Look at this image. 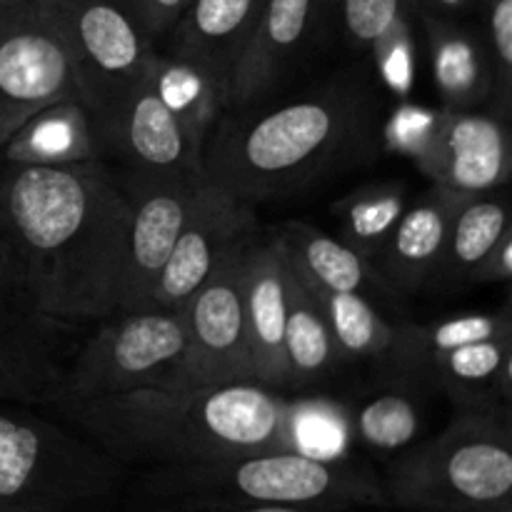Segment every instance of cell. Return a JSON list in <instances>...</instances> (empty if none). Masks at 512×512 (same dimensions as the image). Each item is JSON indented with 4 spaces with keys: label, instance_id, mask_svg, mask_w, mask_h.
Instances as JSON below:
<instances>
[{
    "label": "cell",
    "instance_id": "1",
    "mask_svg": "<svg viewBox=\"0 0 512 512\" xmlns=\"http://www.w3.org/2000/svg\"><path fill=\"white\" fill-rule=\"evenodd\" d=\"M0 230L23 260L45 315L88 325L118 313L130 203L100 160H0Z\"/></svg>",
    "mask_w": 512,
    "mask_h": 512
},
{
    "label": "cell",
    "instance_id": "2",
    "mask_svg": "<svg viewBox=\"0 0 512 512\" xmlns=\"http://www.w3.org/2000/svg\"><path fill=\"white\" fill-rule=\"evenodd\" d=\"M80 435L118 463L193 465L298 450L295 408L260 383L140 388L50 403Z\"/></svg>",
    "mask_w": 512,
    "mask_h": 512
},
{
    "label": "cell",
    "instance_id": "3",
    "mask_svg": "<svg viewBox=\"0 0 512 512\" xmlns=\"http://www.w3.org/2000/svg\"><path fill=\"white\" fill-rule=\"evenodd\" d=\"M378 103L365 80L340 78L260 110H225L203 143V173L250 205L293 198L375 158Z\"/></svg>",
    "mask_w": 512,
    "mask_h": 512
},
{
    "label": "cell",
    "instance_id": "4",
    "mask_svg": "<svg viewBox=\"0 0 512 512\" xmlns=\"http://www.w3.org/2000/svg\"><path fill=\"white\" fill-rule=\"evenodd\" d=\"M210 505L345 510L388 508V500L383 480L368 465L348 458H318L300 450L158 465L130 480L128 512H175Z\"/></svg>",
    "mask_w": 512,
    "mask_h": 512
},
{
    "label": "cell",
    "instance_id": "5",
    "mask_svg": "<svg viewBox=\"0 0 512 512\" xmlns=\"http://www.w3.org/2000/svg\"><path fill=\"white\" fill-rule=\"evenodd\" d=\"M130 480L78 430L0 400V512H115Z\"/></svg>",
    "mask_w": 512,
    "mask_h": 512
},
{
    "label": "cell",
    "instance_id": "6",
    "mask_svg": "<svg viewBox=\"0 0 512 512\" xmlns=\"http://www.w3.org/2000/svg\"><path fill=\"white\" fill-rule=\"evenodd\" d=\"M388 508L453 512L512 503L510 408L458 410L448 428L385 468Z\"/></svg>",
    "mask_w": 512,
    "mask_h": 512
},
{
    "label": "cell",
    "instance_id": "7",
    "mask_svg": "<svg viewBox=\"0 0 512 512\" xmlns=\"http://www.w3.org/2000/svg\"><path fill=\"white\" fill-rule=\"evenodd\" d=\"M185 363L188 333L180 308L118 313L100 320V328L75 350L55 400L140 388L185 390Z\"/></svg>",
    "mask_w": 512,
    "mask_h": 512
},
{
    "label": "cell",
    "instance_id": "8",
    "mask_svg": "<svg viewBox=\"0 0 512 512\" xmlns=\"http://www.w3.org/2000/svg\"><path fill=\"white\" fill-rule=\"evenodd\" d=\"M63 40L80 98L93 113L100 135L113 125L135 85L155 58L143 33L120 0H30Z\"/></svg>",
    "mask_w": 512,
    "mask_h": 512
},
{
    "label": "cell",
    "instance_id": "9",
    "mask_svg": "<svg viewBox=\"0 0 512 512\" xmlns=\"http://www.w3.org/2000/svg\"><path fill=\"white\" fill-rule=\"evenodd\" d=\"M78 328L40 310L23 260L0 230V400L53 403L78 350L73 348Z\"/></svg>",
    "mask_w": 512,
    "mask_h": 512
},
{
    "label": "cell",
    "instance_id": "10",
    "mask_svg": "<svg viewBox=\"0 0 512 512\" xmlns=\"http://www.w3.org/2000/svg\"><path fill=\"white\" fill-rule=\"evenodd\" d=\"M80 98L73 60L30 0L0 5V148L38 110Z\"/></svg>",
    "mask_w": 512,
    "mask_h": 512
},
{
    "label": "cell",
    "instance_id": "11",
    "mask_svg": "<svg viewBox=\"0 0 512 512\" xmlns=\"http://www.w3.org/2000/svg\"><path fill=\"white\" fill-rule=\"evenodd\" d=\"M250 243L233 250L180 305L188 333L185 390L255 383L243 315V263Z\"/></svg>",
    "mask_w": 512,
    "mask_h": 512
},
{
    "label": "cell",
    "instance_id": "12",
    "mask_svg": "<svg viewBox=\"0 0 512 512\" xmlns=\"http://www.w3.org/2000/svg\"><path fill=\"white\" fill-rule=\"evenodd\" d=\"M413 158L435 188L453 195L493 193L510 180L508 120L475 108H443L413 148Z\"/></svg>",
    "mask_w": 512,
    "mask_h": 512
},
{
    "label": "cell",
    "instance_id": "13",
    "mask_svg": "<svg viewBox=\"0 0 512 512\" xmlns=\"http://www.w3.org/2000/svg\"><path fill=\"white\" fill-rule=\"evenodd\" d=\"M260 233L255 205L205 180L193 213L150 290L145 310L180 308L233 250Z\"/></svg>",
    "mask_w": 512,
    "mask_h": 512
},
{
    "label": "cell",
    "instance_id": "14",
    "mask_svg": "<svg viewBox=\"0 0 512 512\" xmlns=\"http://www.w3.org/2000/svg\"><path fill=\"white\" fill-rule=\"evenodd\" d=\"M118 180L130 203L128 258L118 313H135L148 305L150 290L208 178H153L128 170Z\"/></svg>",
    "mask_w": 512,
    "mask_h": 512
},
{
    "label": "cell",
    "instance_id": "15",
    "mask_svg": "<svg viewBox=\"0 0 512 512\" xmlns=\"http://www.w3.org/2000/svg\"><path fill=\"white\" fill-rule=\"evenodd\" d=\"M153 65V63H150ZM105 150L153 178H205L203 145L158 98L150 70L105 130Z\"/></svg>",
    "mask_w": 512,
    "mask_h": 512
},
{
    "label": "cell",
    "instance_id": "16",
    "mask_svg": "<svg viewBox=\"0 0 512 512\" xmlns=\"http://www.w3.org/2000/svg\"><path fill=\"white\" fill-rule=\"evenodd\" d=\"M288 313V253L275 233H260L245 250L243 315L253 380L285 388L283 335Z\"/></svg>",
    "mask_w": 512,
    "mask_h": 512
},
{
    "label": "cell",
    "instance_id": "17",
    "mask_svg": "<svg viewBox=\"0 0 512 512\" xmlns=\"http://www.w3.org/2000/svg\"><path fill=\"white\" fill-rule=\"evenodd\" d=\"M313 30V0H265L253 35L240 55L228 88V110L265 103L293 73Z\"/></svg>",
    "mask_w": 512,
    "mask_h": 512
},
{
    "label": "cell",
    "instance_id": "18",
    "mask_svg": "<svg viewBox=\"0 0 512 512\" xmlns=\"http://www.w3.org/2000/svg\"><path fill=\"white\" fill-rule=\"evenodd\" d=\"M458 195L435 188L413 208H405L390 238L370 263L388 293L413 295L435 278L450 215Z\"/></svg>",
    "mask_w": 512,
    "mask_h": 512
},
{
    "label": "cell",
    "instance_id": "19",
    "mask_svg": "<svg viewBox=\"0 0 512 512\" xmlns=\"http://www.w3.org/2000/svg\"><path fill=\"white\" fill-rule=\"evenodd\" d=\"M263 5L265 0H190L170 30V53L203 65L228 93L233 70L253 35Z\"/></svg>",
    "mask_w": 512,
    "mask_h": 512
},
{
    "label": "cell",
    "instance_id": "20",
    "mask_svg": "<svg viewBox=\"0 0 512 512\" xmlns=\"http://www.w3.org/2000/svg\"><path fill=\"white\" fill-rule=\"evenodd\" d=\"M105 140L83 100H63L38 110L0 148V160L20 165H68L100 160Z\"/></svg>",
    "mask_w": 512,
    "mask_h": 512
},
{
    "label": "cell",
    "instance_id": "21",
    "mask_svg": "<svg viewBox=\"0 0 512 512\" xmlns=\"http://www.w3.org/2000/svg\"><path fill=\"white\" fill-rule=\"evenodd\" d=\"M425 378L458 410H503L512 400V333L475 340L440 355Z\"/></svg>",
    "mask_w": 512,
    "mask_h": 512
},
{
    "label": "cell",
    "instance_id": "22",
    "mask_svg": "<svg viewBox=\"0 0 512 512\" xmlns=\"http://www.w3.org/2000/svg\"><path fill=\"white\" fill-rule=\"evenodd\" d=\"M428 35L430 68L445 108L470 110L493 95L488 45L458 20L418 15Z\"/></svg>",
    "mask_w": 512,
    "mask_h": 512
},
{
    "label": "cell",
    "instance_id": "23",
    "mask_svg": "<svg viewBox=\"0 0 512 512\" xmlns=\"http://www.w3.org/2000/svg\"><path fill=\"white\" fill-rule=\"evenodd\" d=\"M288 253V250H285ZM285 388H313L323 383L343 360L323 308L308 280L288 255V313L283 335Z\"/></svg>",
    "mask_w": 512,
    "mask_h": 512
},
{
    "label": "cell",
    "instance_id": "24",
    "mask_svg": "<svg viewBox=\"0 0 512 512\" xmlns=\"http://www.w3.org/2000/svg\"><path fill=\"white\" fill-rule=\"evenodd\" d=\"M275 233L305 280L330 293H388L375 275L373 263L358 250L308 223H285Z\"/></svg>",
    "mask_w": 512,
    "mask_h": 512
},
{
    "label": "cell",
    "instance_id": "25",
    "mask_svg": "<svg viewBox=\"0 0 512 512\" xmlns=\"http://www.w3.org/2000/svg\"><path fill=\"white\" fill-rule=\"evenodd\" d=\"M508 233V200L500 190L480 195H458L435 278L443 280L448 288L465 285L470 270Z\"/></svg>",
    "mask_w": 512,
    "mask_h": 512
},
{
    "label": "cell",
    "instance_id": "26",
    "mask_svg": "<svg viewBox=\"0 0 512 512\" xmlns=\"http://www.w3.org/2000/svg\"><path fill=\"white\" fill-rule=\"evenodd\" d=\"M512 333L510 308L505 305L498 313H465L455 318L435 320V323H395L393 348L388 358L395 368L410 375H423L440 355L475 343V340L495 338V335Z\"/></svg>",
    "mask_w": 512,
    "mask_h": 512
},
{
    "label": "cell",
    "instance_id": "27",
    "mask_svg": "<svg viewBox=\"0 0 512 512\" xmlns=\"http://www.w3.org/2000/svg\"><path fill=\"white\" fill-rule=\"evenodd\" d=\"M150 80L165 108L185 125L200 145L228 108V93L210 70L180 55L155 53Z\"/></svg>",
    "mask_w": 512,
    "mask_h": 512
},
{
    "label": "cell",
    "instance_id": "28",
    "mask_svg": "<svg viewBox=\"0 0 512 512\" xmlns=\"http://www.w3.org/2000/svg\"><path fill=\"white\" fill-rule=\"evenodd\" d=\"M310 285V283H308ZM313 288V285H310ZM325 320L330 325L335 345L343 363L360 360H385L395 338V323H390L368 295L360 293H330L313 288Z\"/></svg>",
    "mask_w": 512,
    "mask_h": 512
},
{
    "label": "cell",
    "instance_id": "29",
    "mask_svg": "<svg viewBox=\"0 0 512 512\" xmlns=\"http://www.w3.org/2000/svg\"><path fill=\"white\" fill-rule=\"evenodd\" d=\"M340 215V240L373 260L405 213L403 183H375L355 190L335 205Z\"/></svg>",
    "mask_w": 512,
    "mask_h": 512
},
{
    "label": "cell",
    "instance_id": "30",
    "mask_svg": "<svg viewBox=\"0 0 512 512\" xmlns=\"http://www.w3.org/2000/svg\"><path fill=\"white\" fill-rule=\"evenodd\" d=\"M423 413L418 400L408 390H388L370 398L355 413L353 428L355 438L375 455H398L418 438Z\"/></svg>",
    "mask_w": 512,
    "mask_h": 512
},
{
    "label": "cell",
    "instance_id": "31",
    "mask_svg": "<svg viewBox=\"0 0 512 512\" xmlns=\"http://www.w3.org/2000/svg\"><path fill=\"white\" fill-rule=\"evenodd\" d=\"M485 45L493 63V95L500 118H510L512 105V0H480Z\"/></svg>",
    "mask_w": 512,
    "mask_h": 512
},
{
    "label": "cell",
    "instance_id": "32",
    "mask_svg": "<svg viewBox=\"0 0 512 512\" xmlns=\"http://www.w3.org/2000/svg\"><path fill=\"white\" fill-rule=\"evenodd\" d=\"M413 15L410 0H343L340 18L355 48H373L400 20Z\"/></svg>",
    "mask_w": 512,
    "mask_h": 512
},
{
    "label": "cell",
    "instance_id": "33",
    "mask_svg": "<svg viewBox=\"0 0 512 512\" xmlns=\"http://www.w3.org/2000/svg\"><path fill=\"white\" fill-rule=\"evenodd\" d=\"M150 40L170 35L190 0H120Z\"/></svg>",
    "mask_w": 512,
    "mask_h": 512
},
{
    "label": "cell",
    "instance_id": "34",
    "mask_svg": "<svg viewBox=\"0 0 512 512\" xmlns=\"http://www.w3.org/2000/svg\"><path fill=\"white\" fill-rule=\"evenodd\" d=\"M512 278V230L503 235L498 245L470 270L468 283L485 285V283H508Z\"/></svg>",
    "mask_w": 512,
    "mask_h": 512
},
{
    "label": "cell",
    "instance_id": "35",
    "mask_svg": "<svg viewBox=\"0 0 512 512\" xmlns=\"http://www.w3.org/2000/svg\"><path fill=\"white\" fill-rule=\"evenodd\" d=\"M410 3H413V15L458 20L460 15L478 10L480 0H410Z\"/></svg>",
    "mask_w": 512,
    "mask_h": 512
},
{
    "label": "cell",
    "instance_id": "36",
    "mask_svg": "<svg viewBox=\"0 0 512 512\" xmlns=\"http://www.w3.org/2000/svg\"><path fill=\"white\" fill-rule=\"evenodd\" d=\"M175 512H333V510L300 508V505H210V508L175 510Z\"/></svg>",
    "mask_w": 512,
    "mask_h": 512
},
{
    "label": "cell",
    "instance_id": "37",
    "mask_svg": "<svg viewBox=\"0 0 512 512\" xmlns=\"http://www.w3.org/2000/svg\"><path fill=\"white\" fill-rule=\"evenodd\" d=\"M340 5H343V0H313V23L340 15Z\"/></svg>",
    "mask_w": 512,
    "mask_h": 512
},
{
    "label": "cell",
    "instance_id": "38",
    "mask_svg": "<svg viewBox=\"0 0 512 512\" xmlns=\"http://www.w3.org/2000/svg\"><path fill=\"white\" fill-rule=\"evenodd\" d=\"M453 512H512V503L488 505V508H473V510H453Z\"/></svg>",
    "mask_w": 512,
    "mask_h": 512
},
{
    "label": "cell",
    "instance_id": "39",
    "mask_svg": "<svg viewBox=\"0 0 512 512\" xmlns=\"http://www.w3.org/2000/svg\"><path fill=\"white\" fill-rule=\"evenodd\" d=\"M333 512H363V508H345V510H333Z\"/></svg>",
    "mask_w": 512,
    "mask_h": 512
},
{
    "label": "cell",
    "instance_id": "40",
    "mask_svg": "<svg viewBox=\"0 0 512 512\" xmlns=\"http://www.w3.org/2000/svg\"><path fill=\"white\" fill-rule=\"evenodd\" d=\"M10 3H20V0H0V5H10Z\"/></svg>",
    "mask_w": 512,
    "mask_h": 512
}]
</instances>
